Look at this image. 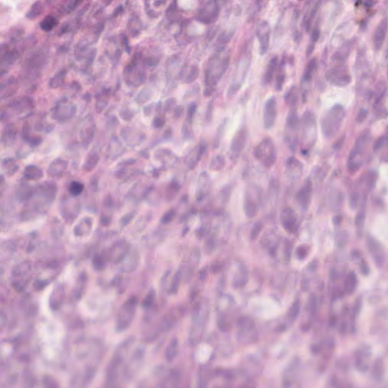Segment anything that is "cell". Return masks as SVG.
<instances>
[{
	"instance_id": "1",
	"label": "cell",
	"mask_w": 388,
	"mask_h": 388,
	"mask_svg": "<svg viewBox=\"0 0 388 388\" xmlns=\"http://www.w3.org/2000/svg\"><path fill=\"white\" fill-rule=\"evenodd\" d=\"M229 60L230 55L227 53L216 54L209 60L205 74V82L209 90L219 81L227 69Z\"/></svg>"
},
{
	"instance_id": "2",
	"label": "cell",
	"mask_w": 388,
	"mask_h": 388,
	"mask_svg": "<svg viewBox=\"0 0 388 388\" xmlns=\"http://www.w3.org/2000/svg\"><path fill=\"white\" fill-rule=\"evenodd\" d=\"M345 114L343 107L339 105H337L327 112L322 122V130L325 136L332 137L338 132Z\"/></svg>"
},
{
	"instance_id": "3",
	"label": "cell",
	"mask_w": 388,
	"mask_h": 388,
	"mask_svg": "<svg viewBox=\"0 0 388 388\" xmlns=\"http://www.w3.org/2000/svg\"><path fill=\"white\" fill-rule=\"evenodd\" d=\"M254 153L257 159L261 160L262 163L267 166L273 164L276 159V150L275 144L272 140L270 138H265L261 140L254 150Z\"/></svg>"
},
{
	"instance_id": "4",
	"label": "cell",
	"mask_w": 388,
	"mask_h": 388,
	"mask_svg": "<svg viewBox=\"0 0 388 388\" xmlns=\"http://www.w3.org/2000/svg\"><path fill=\"white\" fill-rule=\"evenodd\" d=\"M277 102L274 96L270 97L264 106L263 121L266 129H270L275 124L277 117Z\"/></svg>"
},
{
	"instance_id": "5",
	"label": "cell",
	"mask_w": 388,
	"mask_h": 388,
	"mask_svg": "<svg viewBox=\"0 0 388 388\" xmlns=\"http://www.w3.org/2000/svg\"><path fill=\"white\" fill-rule=\"evenodd\" d=\"M198 19L204 22H212L216 19L218 14V6L215 1H209L199 11Z\"/></svg>"
},
{
	"instance_id": "6",
	"label": "cell",
	"mask_w": 388,
	"mask_h": 388,
	"mask_svg": "<svg viewBox=\"0 0 388 388\" xmlns=\"http://www.w3.org/2000/svg\"><path fill=\"white\" fill-rule=\"evenodd\" d=\"M257 33L260 43V50L261 53H265L269 45L270 33H271L268 21L265 20L260 21L257 25Z\"/></svg>"
},
{
	"instance_id": "7",
	"label": "cell",
	"mask_w": 388,
	"mask_h": 388,
	"mask_svg": "<svg viewBox=\"0 0 388 388\" xmlns=\"http://www.w3.org/2000/svg\"><path fill=\"white\" fill-rule=\"evenodd\" d=\"M328 78L336 85H346L350 82V76L346 72V68L340 67L333 68L328 72Z\"/></svg>"
},
{
	"instance_id": "8",
	"label": "cell",
	"mask_w": 388,
	"mask_h": 388,
	"mask_svg": "<svg viewBox=\"0 0 388 388\" xmlns=\"http://www.w3.org/2000/svg\"><path fill=\"white\" fill-rule=\"evenodd\" d=\"M388 18H383L378 25L377 28L375 29V34H374L373 41L375 49L379 50L383 45L384 41L386 38L387 32H388Z\"/></svg>"
},
{
	"instance_id": "9",
	"label": "cell",
	"mask_w": 388,
	"mask_h": 388,
	"mask_svg": "<svg viewBox=\"0 0 388 388\" xmlns=\"http://www.w3.org/2000/svg\"><path fill=\"white\" fill-rule=\"evenodd\" d=\"M247 129L242 128L236 132L231 142V150L233 153H239L242 150L247 141Z\"/></svg>"
},
{
	"instance_id": "10",
	"label": "cell",
	"mask_w": 388,
	"mask_h": 388,
	"mask_svg": "<svg viewBox=\"0 0 388 388\" xmlns=\"http://www.w3.org/2000/svg\"><path fill=\"white\" fill-rule=\"evenodd\" d=\"M368 248L375 259V262L378 263V265L383 263L385 257H384L383 251H382L380 244L374 239L369 238L368 239Z\"/></svg>"
},
{
	"instance_id": "11",
	"label": "cell",
	"mask_w": 388,
	"mask_h": 388,
	"mask_svg": "<svg viewBox=\"0 0 388 388\" xmlns=\"http://www.w3.org/2000/svg\"><path fill=\"white\" fill-rule=\"evenodd\" d=\"M278 57L277 55L272 57L268 62L263 75V81L265 83L268 84L272 80L273 75L276 70L277 64H278Z\"/></svg>"
},
{
	"instance_id": "12",
	"label": "cell",
	"mask_w": 388,
	"mask_h": 388,
	"mask_svg": "<svg viewBox=\"0 0 388 388\" xmlns=\"http://www.w3.org/2000/svg\"><path fill=\"white\" fill-rule=\"evenodd\" d=\"M357 287V278L354 272H350L345 281V290L348 293H352Z\"/></svg>"
},
{
	"instance_id": "13",
	"label": "cell",
	"mask_w": 388,
	"mask_h": 388,
	"mask_svg": "<svg viewBox=\"0 0 388 388\" xmlns=\"http://www.w3.org/2000/svg\"><path fill=\"white\" fill-rule=\"evenodd\" d=\"M57 24H58V21H57L56 18L49 15V16L45 17V18L41 21L40 25H41V28H42L43 31H51L54 27L56 26Z\"/></svg>"
},
{
	"instance_id": "14",
	"label": "cell",
	"mask_w": 388,
	"mask_h": 388,
	"mask_svg": "<svg viewBox=\"0 0 388 388\" xmlns=\"http://www.w3.org/2000/svg\"><path fill=\"white\" fill-rule=\"evenodd\" d=\"M315 65H316V61H315V59H313L305 67L303 74V79L306 81V82H309V80L312 78V72H313L314 69H315Z\"/></svg>"
},
{
	"instance_id": "15",
	"label": "cell",
	"mask_w": 388,
	"mask_h": 388,
	"mask_svg": "<svg viewBox=\"0 0 388 388\" xmlns=\"http://www.w3.org/2000/svg\"><path fill=\"white\" fill-rule=\"evenodd\" d=\"M43 9V5L42 2H37L32 5L31 10L28 11V14L27 16L29 18H34V17L38 16L41 13Z\"/></svg>"
},
{
	"instance_id": "16",
	"label": "cell",
	"mask_w": 388,
	"mask_h": 388,
	"mask_svg": "<svg viewBox=\"0 0 388 388\" xmlns=\"http://www.w3.org/2000/svg\"><path fill=\"white\" fill-rule=\"evenodd\" d=\"M298 123H299V119H298V113L295 111L290 112L287 120L288 128L295 129L296 128H298Z\"/></svg>"
},
{
	"instance_id": "17",
	"label": "cell",
	"mask_w": 388,
	"mask_h": 388,
	"mask_svg": "<svg viewBox=\"0 0 388 388\" xmlns=\"http://www.w3.org/2000/svg\"><path fill=\"white\" fill-rule=\"evenodd\" d=\"M199 75V68L197 66H193L190 68V70L187 72V75L185 76V82L187 83L193 82L196 78L198 77Z\"/></svg>"
},
{
	"instance_id": "18",
	"label": "cell",
	"mask_w": 388,
	"mask_h": 388,
	"mask_svg": "<svg viewBox=\"0 0 388 388\" xmlns=\"http://www.w3.org/2000/svg\"><path fill=\"white\" fill-rule=\"evenodd\" d=\"M83 189V184H81L79 182H73V183H72V184H71L69 190H70L72 194H73V195L75 196H78L79 195L80 193H82Z\"/></svg>"
},
{
	"instance_id": "19",
	"label": "cell",
	"mask_w": 388,
	"mask_h": 388,
	"mask_svg": "<svg viewBox=\"0 0 388 388\" xmlns=\"http://www.w3.org/2000/svg\"><path fill=\"white\" fill-rule=\"evenodd\" d=\"M284 81V72H282V68L280 70L276 79V87L278 89H280L282 86L283 83Z\"/></svg>"
},
{
	"instance_id": "20",
	"label": "cell",
	"mask_w": 388,
	"mask_h": 388,
	"mask_svg": "<svg viewBox=\"0 0 388 388\" xmlns=\"http://www.w3.org/2000/svg\"><path fill=\"white\" fill-rule=\"evenodd\" d=\"M364 218H365V214L362 212L359 213L357 216V219H356V223H357L358 227H361L363 225Z\"/></svg>"
},
{
	"instance_id": "21",
	"label": "cell",
	"mask_w": 388,
	"mask_h": 388,
	"mask_svg": "<svg viewBox=\"0 0 388 388\" xmlns=\"http://www.w3.org/2000/svg\"><path fill=\"white\" fill-rule=\"evenodd\" d=\"M367 114V111L365 110V109H362V110L359 111V114H358V120L361 122V121L366 119Z\"/></svg>"
},
{
	"instance_id": "22",
	"label": "cell",
	"mask_w": 388,
	"mask_h": 388,
	"mask_svg": "<svg viewBox=\"0 0 388 388\" xmlns=\"http://www.w3.org/2000/svg\"></svg>"
}]
</instances>
